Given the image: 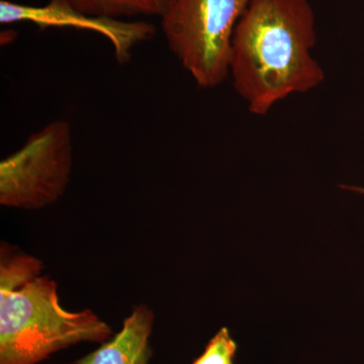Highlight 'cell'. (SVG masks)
<instances>
[{
  "mask_svg": "<svg viewBox=\"0 0 364 364\" xmlns=\"http://www.w3.org/2000/svg\"><path fill=\"white\" fill-rule=\"evenodd\" d=\"M316 40L309 0H250L235 28L229 76L251 114L265 116L277 102L324 81L312 54Z\"/></svg>",
  "mask_w": 364,
  "mask_h": 364,
  "instance_id": "6da1fadb",
  "label": "cell"
},
{
  "mask_svg": "<svg viewBox=\"0 0 364 364\" xmlns=\"http://www.w3.org/2000/svg\"><path fill=\"white\" fill-rule=\"evenodd\" d=\"M112 334L92 311L65 310L49 277L0 291V364H38L72 345L104 343Z\"/></svg>",
  "mask_w": 364,
  "mask_h": 364,
  "instance_id": "7a4b0ae2",
  "label": "cell"
},
{
  "mask_svg": "<svg viewBox=\"0 0 364 364\" xmlns=\"http://www.w3.org/2000/svg\"><path fill=\"white\" fill-rule=\"evenodd\" d=\"M250 0H173L161 18L170 51L202 88L229 76L232 39Z\"/></svg>",
  "mask_w": 364,
  "mask_h": 364,
  "instance_id": "3957f363",
  "label": "cell"
},
{
  "mask_svg": "<svg viewBox=\"0 0 364 364\" xmlns=\"http://www.w3.org/2000/svg\"><path fill=\"white\" fill-rule=\"evenodd\" d=\"M72 158L70 124H46L0 162V203L33 210L58 202L70 181Z\"/></svg>",
  "mask_w": 364,
  "mask_h": 364,
  "instance_id": "277c9868",
  "label": "cell"
},
{
  "mask_svg": "<svg viewBox=\"0 0 364 364\" xmlns=\"http://www.w3.org/2000/svg\"><path fill=\"white\" fill-rule=\"evenodd\" d=\"M30 23L41 30L48 28H74L100 33L111 42L119 64L130 61L136 46L152 40L156 28L147 21H124L79 13L58 2L42 6L0 1V23Z\"/></svg>",
  "mask_w": 364,
  "mask_h": 364,
  "instance_id": "5b68a950",
  "label": "cell"
},
{
  "mask_svg": "<svg viewBox=\"0 0 364 364\" xmlns=\"http://www.w3.org/2000/svg\"><path fill=\"white\" fill-rule=\"evenodd\" d=\"M154 315L147 306H139L124 321L114 338L74 364H149L150 336Z\"/></svg>",
  "mask_w": 364,
  "mask_h": 364,
  "instance_id": "8992f818",
  "label": "cell"
},
{
  "mask_svg": "<svg viewBox=\"0 0 364 364\" xmlns=\"http://www.w3.org/2000/svg\"><path fill=\"white\" fill-rule=\"evenodd\" d=\"M79 13L121 20L133 16H160L173 0H51Z\"/></svg>",
  "mask_w": 364,
  "mask_h": 364,
  "instance_id": "52a82bcc",
  "label": "cell"
},
{
  "mask_svg": "<svg viewBox=\"0 0 364 364\" xmlns=\"http://www.w3.org/2000/svg\"><path fill=\"white\" fill-rule=\"evenodd\" d=\"M42 263L37 258L16 255L1 258L0 267V291L18 289L26 282L39 277Z\"/></svg>",
  "mask_w": 364,
  "mask_h": 364,
  "instance_id": "ba28073f",
  "label": "cell"
},
{
  "mask_svg": "<svg viewBox=\"0 0 364 364\" xmlns=\"http://www.w3.org/2000/svg\"><path fill=\"white\" fill-rule=\"evenodd\" d=\"M236 349L237 345L227 328H222L193 364H233Z\"/></svg>",
  "mask_w": 364,
  "mask_h": 364,
  "instance_id": "9c48e42d",
  "label": "cell"
},
{
  "mask_svg": "<svg viewBox=\"0 0 364 364\" xmlns=\"http://www.w3.org/2000/svg\"><path fill=\"white\" fill-rule=\"evenodd\" d=\"M342 188H343L345 189H348V191H356V193H363V195H364V188H358V186H342Z\"/></svg>",
  "mask_w": 364,
  "mask_h": 364,
  "instance_id": "30bf717a",
  "label": "cell"
}]
</instances>
